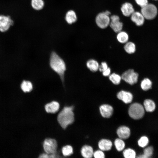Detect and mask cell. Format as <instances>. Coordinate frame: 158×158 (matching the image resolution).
I'll list each match as a JSON object with an SVG mask.
<instances>
[{
  "instance_id": "obj_1",
  "label": "cell",
  "mask_w": 158,
  "mask_h": 158,
  "mask_svg": "<svg viewBox=\"0 0 158 158\" xmlns=\"http://www.w3.org/2000/svg\"><path fill=\"white\" fill-rule=\"evenodd\" d=\"M49 62L50 67L58 75L64 86V77L66 70L64 61L55 51H52L50 55Z\"/></svg>"
},
{
  "instance_id": "obj_2",
  "label": "cell",
  "mask_w": 158,
  "mask_h": 158,
  "mask_svg": "<svg viewBox=\"0 0 158 158\" xmlns=\"http://www.w3.org/2000/svg\"><path fill=\"white\" fill-rule=\"evenodd\" d=\"M73 106H66L58 112L57 120L60 126L65 129L75 121V115Z\"/></svg>"
},
{
  "instance_id": "obj_3",
  "label": "cell",
  "mask_w": 158,
  "mask_h": 158,
  "mask_svg": "<svg viewBox=\"0 0 158 158\" xmlns=\"http://www.w3.org/2000/svg\"><path fill=\"white\" fill-rule=\"evenodd\" d=\"M128 112L129 115L131 118L134 119H139L143 116L145 109L141 104L135 103L130 106Z\"/></svg>"
},
{
  "instance_id": "obj_4",
  "label": "cell",
  "mask_w": 158,
  "mask_h": 158,
  "mask_svg": "<svg viewBox=\"0 0 158 158\" xmlns=\"http://www.w3.org/2000/svg\"><path fill=\"white\" fill-rule=\"evenodd\" d=\"M42 146L44 152L48 154L57 153L58 143L56 140L53 138H47L44 140Z\"/></svg>"
},
{
  "instance_id": "obj_5",
  "label": "cell",
  "mask_w": 158,
  "mask_h": 158,
  "mask_svg": "<svg viewBox=\"0 0 158 158\" xmlns=\"http://www.w3.org/2000/svg\"><path fill=\"white\" fill-rule=\"evenodd\" d=\"M141 13L145 18L148 20L152 19L157 15V8L154 4H147L142 7Z\"/></svg>"
},
{
  "instance_id": "obj_6",
  "label": "cell",
  "mask_w": 158,
  "mask_h": 158,
  "mask_svg": "<svg viewBox=\"0 0 158 158\" xmlns=\"http://www.w3.org/2000/svg\"><path fill=\"white\" fill-rule=\"evenodd\" d=\"M121 78L126 83L130 85L136 83L138 80V74L133 69H129L122 74Z\"/></svg>"
},
{
  "instance_id": "obj_7",
  "label": "cell",
  "mask_w": 158,
  "mask_h": 158,
  "mask_svg": "<svg viewBox=\"0 0 158 158\" xmlns=\"http://www.w3.org/2000/svg\"><path fill=\"white\" fill-rule=\"evenodd\" d=\"M14 24V21L10 16L0 14V32H7Z\"/></svg>"
},
{
  "instance_id": "obj_8",
  "label": "cell",
  "mask_w": 158,
  "mask_h": 158,
  "mask_svg": "<svg viewBox=\"0 0 158 158\" xmlns=\"http://www.w3.org/2000/svg\"><path fill=\"white\" fill-rule=\"evenodd\" d=\"M110 13L108 11L99 13L96 16V22L97 25L101 28H106L109 24Z\"/></svg>"
},
{
  "instance_id": "obj_9",
  "label": "cell",
  "mask_w": 158,
  "mask_h": 158,
  "mask_svg": "<svg viewBox=\"0 0 158 158\" xmlns=\"http://www.w3.org/2000/svg\"><path fill=\"white\" fill-rule=\"evenodd\" d=\"M110 25L113 30L116 32L121 31L123 27V23L120 21L119 17L116 15L111 17Z\"/></svg>"
},
{
  "instance_id": "obj_10",
  "label": "cell",
  "mask_w": 158,
  "mask_h": 158,
  "mask_svg": "<svg viewBox=\"0 0 158 158\" xmlns=\"http://www.w3.org/2000/svg\"><path fill=\"white\" fill-rule=\"evenodd\" d=\"M60 107L59 103L57 101L53 100L47 103L44 106L45 111L48 113L55 114L58 112Z\"/></svg>"
},
{
  "instance_id": "obj_11",
  "label": "cell",
  "mask_w": 158,
  "mask_h": 158,
  "mask_svg": "<svg viewBox=\"0 0 158 158\" xmlns=\"http://www.w3.org/2000/svg\"><path fill=\"white\" fill-rule=\"evenodd\" d=\"M117 98L126 104L130 103L133 99V96L130 92L124 90H121L117 95Z\"/></svg>"
},
{
  "instance_id": "obj_12",
  "label": "cell",
  "mask_w": 158,
  "mask_h": 158,
  "mask_svg": "<svg viewBox=\"0 0 158 158\" xmlns=\"http://www.w3.org/2000/svg\"><path fill=\"white\" fill-rule=\"evenodd\" d=\"M77 20V16L74 10L70 9L68 10L66 13L65 20L68 24L72 25L76 22Z\"/></svg>"
},
{
  "instance_id": "obj_13",
  "label": "cell",
  "mask_w": 158,
  "mask_h": 158,
  "mask_svg": "<svg viewBox=\"0 0 158 158\" xmlns=\"http://www.w3.org/2000/svg\"><path fill=\"white\" fill-rule=\"evenodd\" d=\"M99 111L101 115L104 117L109 118L112 114L113 109L111 105L104 104L101 105L99 107Z\"/></svg>"
},
{
  "instance_id": "obj_14",
  "label": "cell",
  "mask_w": 158,
  "mask_h": 158,
  "mask_svg": "<svg viewBox=\"0 0 158 158\" xmlns=\"http://www.w3.org/2000/svg\"><path fill=\"white\" fill-rule=\"evenodd\" d=\"M130 133L129 128L125 126L119 127L117 130L118 135L121 139H126L128 138L130 136Z\"/></svg>"
},
{
  "instance_id": "obj_15",
  "label": "cell",
  "mask_w": 158,
  "mask_h": 158,
  "mask_svg": "<svg viewBox=\"0 0 158 158\" xmlns=\"http://www.w3.org/2000/svg\"><path fill=\"white\" fill-rule=\"evenodd\" d=\"M80 153L82 157H83L91 158L93 156L94 153L93 148L89 145H84L81 148Z\"/></svg>"
},
{
  "instance_id": "obj_16",
  "label": "cell",
  "mask_w": 158,
  "mask_h": 158,
  "mask_svg": "<svg viewBox=\"0 0 158 158\" xmlns=\"http://www.w3.org/2000/svg\"><path fill=\"white\" fill-rule=\"evenodd\" d=\"M144 18L142 13L138 12H134L131 15V20L138 26H141L143 24Z\"/></svg>"
},
{
  "instance_id": "obj_17",
  "label": "cell",
  "mask_w": 158,
  "mask_h": 158,
  "mask_svg": "<svg viewBox=\"0 0 158 158\" xmlns=\"http://www.w3.org/2000/svg\"><path fill=\"white\" fill-rule=\"evenodd\" d=\"M121 10L123 14L126 16H131L134 12L132 5L129 3H126L123 4Z\"/></svg>"
},
{
  "instance_id": "obj_18",
  "label": "cell",
  "mask_w": 158,
  "mask_h": 158,
  "mask_svg": "<svg viewBox=\"0 0 158 158\" xmlns=\"http://www.w3.org/2000/svg\"><path fill=\"white\" fill-rule=\"evenodd\" d=\"M98 146L99 149L102 151H108L111 149L112 143L109 140L102 139L99 141Z\"/></svg>"
},
{
  "instance_id": "obj_19",
  "label": "cell",
  "mask_w": 158,
  "mask_h": 158,
  "mask_svg": "<svg viewBox=\"0 0 158 158\" xmlns=\"http://www.w3.org/2000/svg\"><path fill=\"white\" fill-rule=\"evenodd\" d=\"M45 4L44 0H31L30 1L32 8L36 11L42 10L44 7Z\"/></svg>"
},
{
  "instance_id": "obj_20",
  "label": "cell",
  "mask_w": 158,
  "mask_h": 158,
  "mask_svg": "<svg viewBox=\"0 0 158 158\" xmlns=\"http://www.w3.org/2000/svg\"><path fill=\"white\" fill-rule=\"evenodd\" d=\"M86 65L90 71L92 72H95L99 70V65L96 60L91 59L87 61Z\"/></svg>"
},
{
  "instance_id": "obj_21",
  "label": "cell",
  "mask_w": 158,
  "mask_h": 158,
  "mask_svg": "<svg viewBox=\"0 0 158 158\" xmlns=\"http://www.w3.org/2000/svg\"><path fill=\"white\" fill-rule=\"evenodd\" d=\"M144 107L148 112H152L155 109L156 106L154 102L150 99H146L144 102Z\"/></svg>"
},
{
  "instance_id": "obj_22",
  "label": "cell",
  "mask_w": 158,
  "mask_h": 158,
  "mask_svg": "<svg viewBox=\"0 0 158 158\" xmlns=\"http://www.w3.org/2000/svg\"><path fill=\"white\" fill-rule=\"evenodd\" d=\"M61 153L65 158H68L73 153V147L69 145L63 146L61 149Z\"/></svg>"
},
{
  "instance_id": "obj_23",
  "label": "cell",
  "mask_w": 158,
  "mask_h": 158,
  "mask_svg": "<svg viewBox=\"0 0 158 158\" xmlns=\"http://www.w3.org/2000/svg\"><path fill=\"white\" fill-rule=\"evenodd\" d=\"M21 87L24 92H30L32 90L33 85L30 81L24 80L21 83Z\"/></svg>"
},
{
  "instance_id": "obj_24",
  "label": "cell",
  "mask_w": 158,
  "mask_h": 158,
  "mask_svg": "<svg viewBox=\"0 0 158 158\" xmlns=\"http://www.w3.org/2000/svg\"><path fill=\"white\" fill-rule=\"evenodd\" d=\"M124 49L126 53L131 54L135 52L136 46L134 43L131 42H128L125 43L124 47Z\"/></svg>"
},
{
  "instance_id": "obj_25",
  "label": "cell",
  "mask_w": 158,
  "mask_h": 158,
  "mask_svg": "<svg viewBox=\"0 0 158 158\" xmlns=\"http://www.w3.org/2000/svg\"><path fill=\"white\" fill-rule=\"evenodd\" d=\"M118 41L120 43L124 44L128 42L129 37L128 34L124 31H120L118 32L117 35Z\"/></svg>"
},
{
  "instance_id": "obj_26",
  "label": "cell",
  "mask_w": 158,
  "mask_h": 158,
  "mask_svg": "<svg viewBox=\"0 0 158 158\" xmlns=\"http://www.w3.org/2000/svg\"><path fill=\"white\" fill-rule=\"evenodd\" d=\"M153 152V148L152 146H149L145 148L143 151V154L138 156L137 157L138 158H148L152 155Z\"/></svg>"
},
{
  "instance_id": "obj_27",
  "label": "cell",
  "mask_w": 158,
  "mask_h": 158,
  "mask_svg": "<svg viewBox=\"0 0 158 158\" xmlns=\"http://www.w3.org/2000/svg\"><path fill=\"white\" fill-rule=\"evenodd\" d=\"M152 82L148 78L144 79L141 81L140 86L142 90L147 91L152 88Z\"/></svg>"
},
{
  "instance_id": "obj_28",
  "label": "cell",
  "mask_w": 158,
  "mask_h": 158,
  "mask_svg": "<svg viewBox=\"0 0 158 158\" xmlns=\"http://www.w3.org/2000/svg\"><path fill=\"white\" fill-rule=\"evenodd\" d=\"M109 77L110 80L115 85L119 84L122 79L121 76L115 73L111 74Z\"/></svg>"
},
{
  "instance_id": "obj_29",
  "label": "cell",
  "mask_w": 158,
  "mask_h": 158,
  "mask_svg": "<svg viewBox=\"0 0 158 158\" xmlns=\"http://www.w3.org/2000/svg\"><path fill=\"white\" fill-rule=\"evenodd\" d=\"M116 149L118 151L122 150L125 147V143L122 139L121 138L116 139L114 142Z\"/></svg>"
},
{
  "instance_id": "obj_30",
  "label": "cell",
  "mask_w": 158,
  "mask_h": 158,
  "mask_svg": "<svg viewBox=\"0 0 158 158\" xmlns=\"http://www.w3.org/2000/svg\"><path fill=\"white\" fill-rule=\"evenodd\" d=\"M124 157L126 158H134L136 157V153L133 149L128 148L124 150L123 152Z\"/></svg>"
},
{
  "instance_id": "obj_31",
  "label": "cell",
  "mask_w": 158,
  "mask_h": 158,
  "mask_svg": "<svg viewBox=\"0 0 158 158\" xmlns=\"http://www.w3.org/2000/svg\"><path fill=\"white\" fill-rule=\"evenodd\" d=\"M149 140L145 136L141 137L138 141V144L139 146L142 147H146L148 144Z\"/></svg>"
},
{
  "instance_id": "obj_32",
  "label": "cell",
  "mask_w": 158,
  "mask_h": 158,
  "mask_svg": "<svg viewBox=\"0 0 158 158\" xmlns=\"http://www.w3.org/2000/svg\"><path fill=\"white\" fill-rule=\"evenodd\" d=\"M93 156L95 158H104L105 155L102 150H97L94 152Z\"/></svg>"
},
{
  "instance_id": "obj_33",
  "label": "cell",
  "mask_w": 158,
  "mask_h": 158,
  "mask_svg": "<svg viewBox=\"0 0 158 158\" xmlns=\"http://www.w3.org/2000/svg\"><path fill=\"white\" fill-rule=\"evenodd\" d=\"M108 66L105 62H102L100 65H99V70L100 72H102L108 68Z\"/></svg>"
},
{
  "instance_id": "obj_34",
  "label": "cell",
  "mask_w": 158,
  "mask_h": 158,
  "mask_svg": "<svg viewBox=\"0 0 158 158\" xmlns=\"http://www.w3.org/2000/svg\"><path fill=\"white\" fill-rule=\"evenodd\" d=\"M135 1L136 3L141 8L148 4L147 0H135Z\"/></svg>"
},
{
  "instance_id": "obj_35",
  "label": "cell",
  "mask_w": 158,
  "mask_h": 158,
  "mask_svg": "<svg viewBox=\"0 0 158 158\" xmlns=\"http://www.w3.org/2000/svg\"><path fill=\"white\" fill-rule=\"evenodd\" d=\"M102 72V75L104 76H109L111 74V70L110 68L108 67L106 70Z\"/></svg>"
},
{
  "instance_id": "obj_36",
  "label": "cell",
  "mask_w": 158,
  "mask_h": 158,
  "mask_svg": "<svg viewBox=\"0 0 158 158\" xmlns=\"http://www.w3.org/2000/svg\"></svg>"
}]
</instances>
